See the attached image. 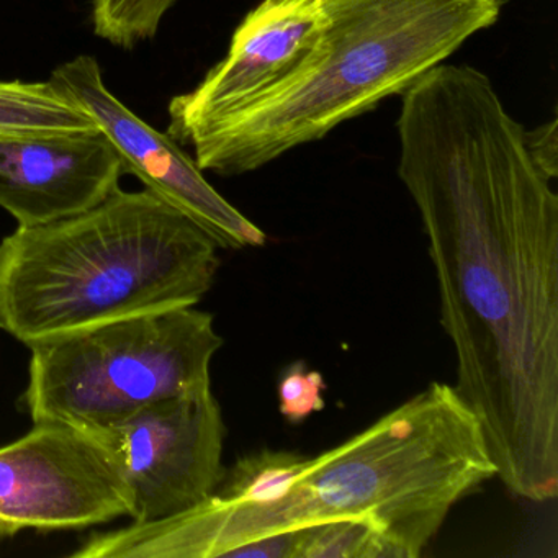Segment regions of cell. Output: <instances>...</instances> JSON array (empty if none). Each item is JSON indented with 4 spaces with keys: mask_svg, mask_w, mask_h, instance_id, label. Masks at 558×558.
<instances>
[{
    "mask_svg": "<svg viewBox=\"0 0 558 558\" xmlns=\"http://www.w3.org/2000/svg\"><path fill=\"white\" fill-rule=\"evenodd\" d=\"M97 130L89 113L50 80L0 81V136L70 135Z\"/></svg>",
    "mask_w": 558,
    "mask_h": 558,
    "instance_id": "obj_11",
    "label": "cell"
},
{
    "mask_svg": "<svg viewBox=\"0 0 558 558\" xmlns=\"http://www.w3.org/2000/svg\"><path fill=\"white\" fill-rule=\"evenodd\" d=\"M218 250L151 192L117 189L87 210L0 241V331L32 348L198 305L214 287Z\"/></svg>",
    "mask_w": 558,
    "mask_h": 558,
    "instance_id": "obj_3",
    "label": "cell"
},
{
    "mask_svg": "<svg viewBox=\"0 0 558 558\" xmlns=\"http://www.w3.org/2000/svg\"><path fill=\"white\" fill-rule=\"evenodd\" d=\"M295 558H395V555L371 521L338 519L296 529Z\"/></svg>",
    "mask_w": 558,
    "mask_h": 558,
    "instance_id": "obj_12",
    "label": "cell"
},
{
    "mask_svg": "<svg viewBox=\"0 0 558 558\" xmlns=\"http://www.w3.org/2000/svg\"><path fill=\"white\" fill-rule=\"evenodd\" d=\"M325 22V0H263L238 25L227 57L194 90L171 100L169 135L184 143L269 93L302 63Z\"/></svg>",
    "mask_w": 558,
    "mask_h": 558,
    "instance_id": "obj_9",
    "label": "cell"
},
{
    "mask_svg": "<svg viewBox=\"0 0 558 558\" xmlns=\"http://www.w3.org/2000/svg\"><path fill=\"white\" fill-rule=\"evenodd\" d=\"M116 460L132 498V522L184 511L223 482L225 421L210 391L171 398L93 430Z\"/></svg>",
    "mask_w": 558,
    "mask_h": 558,
    "instance_id": "obj_7",
    "label": "cell"
},
{
    "mask_svg": "<svg viewBox=\"0 0 558 558\" xmlns=\"http://www.w3.org/2000/svg\"><path fill=\"white\" fill-rule=\"evenodd\" d=\"M51 83L89 113L119 155L125 174L194 221L220 250L267 243L266 233L218 194L194 158L169 133L158 132L117 99L96 58L80 54L51 73Z\"/></svg>",
    "mask_w": 558,
    "mask_h": 558,
    "instance_id": "obj_8",
    "label": "cell"
},
{
    "mask_svg": "<svg viewBox=\"0 0 558 558\" xmlns=\"http://www.w3.org/2000/svg\"><path fill=\"white\" fill-rule=\"evenodd\" d=\"M125 168L99 129L0 136V208L17 227L80 214L120 189Z\"/></svg>",
    "mask_w": 558,
    "mask_h": 558,
    "instance_id": "obj_10",
    "label": "cell"
},
{
    "mask_svg": "<svg viewBox=\"0 0 558 558\" xmlns=\"http://www.w3.org/2000/svg\"><path fill=\"white\" fill-rule=\"evenodd\" d=\"M525 143L534 158L535 165L544 171L545 175L555 181L558 178V132L557 119L527 132Z\"/></svg>",
    "mask_w": 558,
    "mask_h": 558,
    "instance_id": "obj_15",
    "label": "cell"
},
{
    "mask_svg": "<svg viewBox=\"0 0 558 558\" xmlns=\"http://www.w3.org/2000/svg\"><path fill=\"white\" fill-rule=\"evenodd\" d=\"M178 0H94V34L113 47H138L153 40Z\"/></svg>",
    "mask_w": 558,
    "mask_h": 558,
    "instance_id": "obj_13",
    "label": "cell"
},
{
    "mask_svg": "<svg viewBox=\"0 0 558 558\" xmlns=\"http://www.w3.org/2000/svg\"><path fill=\"white\" fill-rule=\"evenodd\" d=\"M325 377L319 372L306 367L305 362H293L282 372L277 387L280 414L290 423H303L325 410Z\"/></svg>",
    "mask_w": 558,
    "mask_h": 558,
    "instance_id": "obj_14",
    "label": "cell"
},
{
    "mask_svg": "<svg viewBox=\"0 0 558 558\" xmlns=\"http://www.w3.org/2000/svg\"><path fill=\"white\" fill-rule=\"evenodd\" d=\"M495 476L478 417L456 388L433 381L316 457L289 450L241 457L197 505L94 534L90 551L99 558H238L256 538L365 519L395 558H416L453 506Z\"/></svg>",
    "mask_w": 558,
    "mask_h": 558,
    "instance_id": "obj_2",
    "label": "cell"
},
{
    "mask_svg": "<svg viewBox=\"0 0 558 558\" xmlns=\"http://www.w3.org/2000/svg\"><path fill=\"white\" fill-rule=\"evenodd\" d=\"M326 22L302 63L243 109L184 143L204 172L247 174L403 96L480 32L505 0H325Z\"/></svg>",
    "mask_w": 558,
    "mask_h": 558,
    "instance_id": "obj_4",
    "label": "cell"
},
{
    "mask_svg": "<svg viewBox=\"0 0 558 558\" xmlns=\"http://www.w3.org/2000/svg\"><path fill=\"white\" fill-rule=\"evenodd\" d=\"M223 345L195 306L119 319L32 345L22 403L34 423L97 430L171 398L211 390Z\"/></svg>",
    "mask_w": 558,
    "mask_h": 558,
    "instance_id": "obj_5",
    "label": "cell"
},
{
    "mask_svg": "<svg viewBox=\"0 0 558 558\" xmlns=\"http://www.w3.org/2000/svg\"><path fill=\"white\" fill-rule=\"evenodd\" d=\"M398 178L439 289L457 393L496 476L532 502L558 493V195L525 129L476 68L427 71L401 96Z\"/></svg>",
    "mask_w": 558,
    "mask_h": 558,
    "instance_id": "obj_1",
    "label": "cell"
},
{
    "mask_svg": "<svg viewBox=\"0 0 558 558\" xmlns=\"http://www.w3.org/2000/svg\"><path fill=\"white\" fill-rule=\"evenodd\" d=\"M132 515L129 486L89 429L34 423L0 447V537L66 531Z\"/></svg>",
    "mask_w": 558,
    "mask_h": 558,
    "instance_id": "obj_6",
    "label": "cell"
}]
</instances>
